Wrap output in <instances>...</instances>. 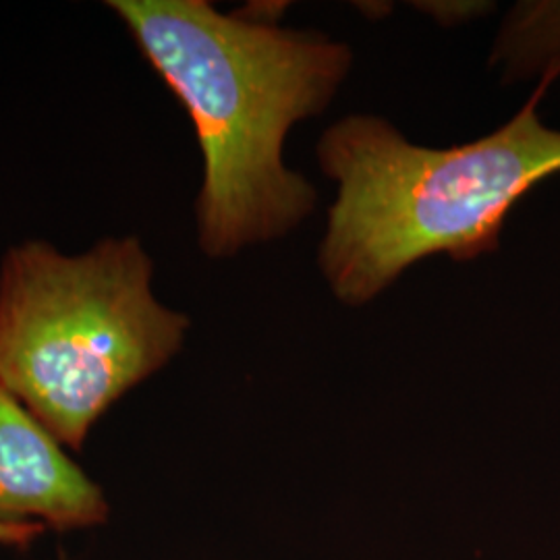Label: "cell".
<instances>
[{
    "label": "cell",
    "mask_w": 560,
    "mask_h": 560,
    "mask_svg": "<svg viewBox=\"0 0 560 560\" xmlns=\"http://www.w3.org/2000/svg\"><path fill=\"white\" fill-rule=\"evenodd\" d=\"M138 237L81 254L44 240L0 260V386L67 448L179 353L191 322L154 295Z\"/></svg>",
    "instance_id": "3957f363"
},
{
    "label": "cell",
    "mask_w": 560,
    "mask_h": 560,
    "mask_svg": "<svg viewBox=\"0 0 560 560\" xmlns=\"http://www.w3.org/2000/svg\"><path fill=\"white\" fill-rule=\"evenodd\" d=\"M46 529L36 523L0 520V548H27L40 538Z\"/></svg>",
    "instance_id": "8992f818"
},
{
    "label": "cell",
    "mask_w": 560,
    "mask_h": 560,
    "mask_svg": "<svg viewBox=\"0 0 560 560\" xmlns=\"http://www.w3.org/2000/svg\"><path fill=\"white\" fill-rule=\"evenodd\" d=\"M143 59L187 110L200 143L198 245L212 258L282 240L318 203L284 164L300 120L322 115L353 52L318 32L280 27L268 13H221L208 0H108Z\"/></svg>",
    "instance_id": "6da1fadb"
},
{
    "label": "cell",
    "mask_w": 560,
    "mask_h": 560,
    "mask_svg": "<svg viewBox=\"0 0 560 560\" xmlns=\"http://www.w3.org/2000/svg\"><path fill=\"white\" fill-rule=\"evenodd\" d=\"M560 69L541 75L520 113L480 140L425 148L374 115H349L318 141L322 173L339 191L318 249L335 298L360 307L432 256L478 260L501 247L511 210L560 173V129L540 102Z\"/></svg>",
    "instance_id": "7a4b0ae2"
},
{
    "label": "cell",
    "mask_w": 560,
    "mask_h": 560,
    "mask_svg": "<svg viewBox=\"0 0 560 560\" xmlns=\"http://www.w3.org/2000/svg\"><path fill=\"white\" fill-rule=\"evenodd\" d=\"M502 81H523L560 69V0H523L502 23L492 50Z\"/></svg>",
    "instance_id": "5b68a950"
},
{
    "label": "cell",
    "mask_w": 560,
    "mask_h": 560,
    "mask_svg": "<svg viewBox=\"0 0 560 560\" xmlns=\"http://www.w3.org/2000/svg\"><path fill=\"white\" fill-rule=\"evenodd\" d=\"M108 517L101 483L0 386V520L75 532L101 527Z\"/></svg>",
    "instance_id": "277c9868"
}]
</instances>
